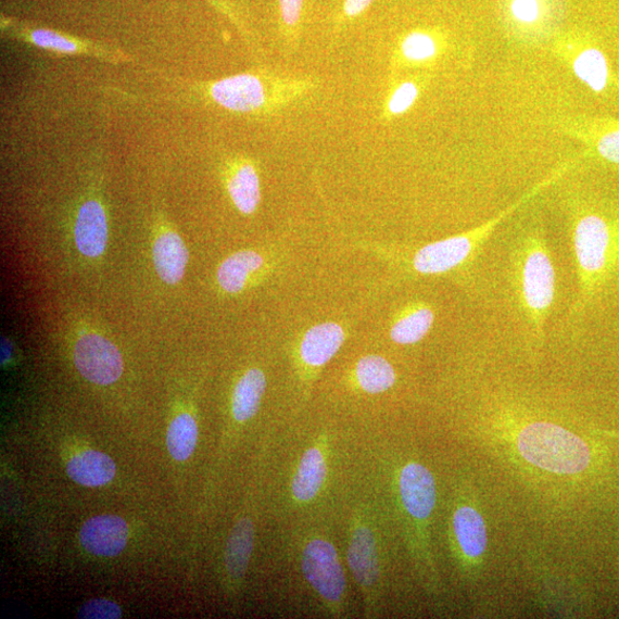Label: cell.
<instances>
[{
    "label": "cell",
    "mask_w": 619,
    "mask_h": 619,
    "mask_svg": "<svg viewBox=\"0 0 619 619\" xmlns=\"http://www.w3.org/2000/svg\"><path fill=\"white\" fill-rule=\"evenodd\" d=\"M323 86L315 75H285L270 72L242 73L202 83V96L226 112L274 117L314 97Z\"/></svg>",
    "instance_id": "obj_2"
},
{
    "label": "cell",
    "mask_w": 619,
    "mask_h": 619,
    "mask_svg": "<svg viewBox=\"0 0 619 619\" xmlns=\"http://www.w3.org/2000/svg\"><path fill=\"white\" fill-rule=\"evenodd\" d=\"M330 472L329 439L320 435L304 449L289 483L292 505L307 507L318 501L327 488Z\"/></svg>",
    "instance_id": "obj_8"
},
{
    "label": "cell",
    "mask_w": 619,
    "mask_h": 619,
    "mask_svg": "<svg viewBox=\"0 0 619 619\" xmlns=\"http://www.w3.org/2000/svg\"><path fill=\"white\" fill-rule=\"evenodd\" d=\"M199 429L195 419L189 413H182L170 425L168 449L174 459L188 460L198 443Z\"/></svg>",
    "instance_id": "obj_27"
},
{
    "label": "cell",
    "mask_w": 619,
    "mask_h": 619,
    "mask_svg": "<svg viewBox=\"0 0 619 619\" xmlns=\"http://www.w3.org/2000/svg\"><path fill=\"white\" fill-rule=\"evenodd\" d=\"M265 389L264 371L260 368L248 369L233 390L232 417L236 422H248L257 415Z\"/></svg>",
    "instance_id": "obj_21"
},
{
    "label": "cell",
    "mask_w": 619,
    "mask_h": 619,
    "mask_svg": "<svg viewBox=\"0 0 619 619\" xmlns=\"http://www.w3.org/2000/svg\"><path fill=\"white\" fill-rule=\"evenodd\" d=\"M21 34H23L30 43L45 50L61 53H78L90 50L85 41H79L71 36L50 29H23Z\"/></svg>",
    "instance_id": "obj_29"
},
{
    "label": "cell",
    "mask_w": 619,
    "mask_h": 619,
    "mask_svg": "<svg viewBox=\"0 0 619 619\" xmlns=\"http://www.w3.org/2000/svg\"><path fill=\"white\" fill-rule=\"evenodd\" d=\"M77 616L86 619H117L122 617V610L106 598H94L83 606Z\"/></svg>",
    "instance_id": "obj_31"
},
{
    "label": "cell",
    "mask_w": 619,
    "mask_h": 619,
    "mask_svg": "<svg viewBox=\"0 0 619 619\" xmlns=\"http://www.w3.org/2000/svg\"><path fill=\"white\" fill-rule=\"evenodd\" d=\"M74 362L81 377L99 386L112 384L123 374V359L117 346L94 333L77 340Z\"/></svg>",
    "instance_id": "obj_10"
},
{
    "label": "cell",
    "mask_w": 619,
    "mask_h": 619,
    "mask_svg": "<svg viewBox=\"0 0 619 619\" xmlns=\"http://www.w3.org/2000/svg\"><path fill=\"white\" fill-rule=\"evenodd\" d=\"M554 52L594 93L606 91L612 80L609 61L604 51L585 36L568 33L557 38Z\"/></svg>",
    "instance_id": "obj_7"
},
{
    "label": "cell",
    "mask_w": 619,
    "mask_h": 619,
    "mask_svg": "<svg viewBox=\"0 0 619 619\" xmlns=\"http://www.w3.org/2000/svg\"><path fill=\"white\" fill-rule=\"evenodd\" d=\"M453 530L464 554L477 559L487 549L488 534L482 515L471 507H460L453 515Z\"/></svg>",
    "instance_id": "obj_22"
},
{
    "label": "cell",
    "mask_w": 619,
    "mask_h": 619,
    "mask_svg": "<svg viewBox=\"0 0 619 619\" xmlns=\"http://www.w3.org/2000/svg\"><path fill=\"white\" fill-rule=\"evenodd\" d=\"M449 49L445 31L419 27L404 33L396 41L390 60L391 77L405 71H427L435 66Z\"/></svg>",
    "instance_id": "obj_9"
},
{
    "label": "cell",
    "mask_w": 619,
    "mask_h": 619,
    "mask_svg": "<svg viewBox=\"0 0 619 619\" xmlns=\"http://www.w3.org/2000/svg\"><path fill=\"white\" fill-rule=\"evenodd\" d=\"M376 0H343L342 7L334 18L336 29H344L361 17Z\"/></svg>",
    "instance_id": "obj_32"
},
{
    "label": "cell",
    "mask_w": 619,
    "mask_h": 619,
    "mask_svg": "<svg viewBox=\"0 0 619 619\" xmlns=\"http://www.w3.org/2000/svg\"><path fill=\"white\" fill-rule=\"evenodd\" d=\"M344 340V330L336 323H325L308 329L300 346L302 363L312 369L324 367L338 354Z\"/></svg>",
    "instance_id": "obj_18"
},
{
    "label": "cell",
    "mask_w": 619,
    "mask_h": 619,
    "mask_svg": "<svg viewBox=\"0 0 619 619\" xmlns=\"http://www.w3.org/2000/svg\"><path fill=\"white\" fill-rule=\"evenodd\" d=\"M435 321L432 310L426 305L412 307L404 313L390 330V338L397 344L410 345L424 340Z\"/></svg>",
    "instance_id": "obj_25"
},
{
    "label": "cell",
    "mask_w": 619,
    "mask_h": 619,
    "mask_svg": "<svg viewBox=\"0 0 619 619\" xmlns=\"http://www.w3.org/2000/svg\"><path fill=\"white\" fill-rule=\"evenodd\" d=\"M346 564L362 592L367 611L375 612L382 586V555L376 515L368 506L357 507L351 515Z\"/></svg>",
    "instance_id": "obj_6"
},
{
    "label": "cell",
    "mask_w": 619,
    "mask_h": 619,
    "mask_svg": "<svg viewBox=\"0 0 619 619\" xmlns=\"http://www.w3.org/2000/svg\"><path fill=\"white\" fill-rule=\"evenodd\" d=\"M518 447L528 463L554 473L582 472L591 462L590 449L582 439L549 422L526 426L519 433Z\"/></svg>",
    "instance_id": "obj_5"
},
{
    "label": "cell",
    "mask_w": 619,
    "mask_h": 619,
    "mask_svg": "<svg viewBox=\"0 0 619 619\" xmlns=\"http://www.w3.org/2000/svg\"><path fill=\"white\" fill-rule=\"evenodd\" d=\"M570 235L578 279L571 314L577 317L619 274V215L602 203L578 200L570 211Z\"/></svg>",
    "instance_id": "obj_1"
},
{
    "label": "cell",
    "mask_w": 619,
    "mask_h": 619,
    "mask_svg": "<svg viewBox=\"0 0 619 619\" xmlns=\"http://www.w3.org/2000/svg\"><path fill=\"white\" fill-rule=\"evenodd\" d=\"M67 472L70 478L80 485L101 487L115 478L116 465L108 454L89 450L71 459Z\"/></svg>",
    "instance_id": "obj_20"
},
{
    "label": "cell",
    "mask_w": 619,
    "mask_h": 619,
    "mask_svg": "<svg viewBox=\"0 0 619 619\" xmlns=\"http://www.w3.org/2000/svg\"><path fill=\"white\" fill-rule=\"evenodd\" d=\"M399 492L404 511L416 522H427L437 505V483L431 471L418 463H407L399 475Z\"/></svg>",
    "instance_id": "obj_12"
},
{
    "label": "cell",
    "mask_w": 619,
    "mask_h": 619,
    "mask_svg": "<svg viewBox=\"0 0 619 619\" xmlns=\"http://www.w3.org/2000/svg\"><path fill=\"white\" fill-rule=\"evenodd\" d=\"M549 0H505L506 20L514 31H541L549 21Z\"/></svg>",
    "instance_id": "obj_23"
},
{
    "label": "cell",
    "mask_w": 619,
    "mask_h": 619,
    "mask_svg": "<svg viewBox=\"0 0 619 619\" xmlns=\"http://www.w3.org/2000/svg\"><path fill=\"white\" fill-rule=\"evenodd\" d=\"M255 521L250 515H243L235 523L227 539L224 552L226 578L236 586L243 581L250 567L255 547Z\"/></svg>",
    "instance_id": "obj_14"
},
{
    "label": "cell",
    "mask_w": 619,
    "mask_h": 619,
    "mask_svg": "<svg viewBox=\"0 0 619 619\" xmlns=\"http://www.w3.org/2000/svg\"><path fill=\"white\" fill-rule=\"evenodd\" d=\"M79 539L83 547L97 556L113 557L126 548L129 528L115 515H99L81 527Z\"/></svg>",
    "instance_id": "obj_13"
},
{
    "label": "cell",
    "mask_w": 619,
    "mask_h": 619,
    "mask_svg": "<svg viewBox=\"0 0 619 619\" xmlns=\"http://www.w3.org/2000/svg\"><path fill=\"white\" fill-rule=\"evenodd\" d=\"M356 381L362 390L370 395L382 394L396 383V370L380 356L362 358L355 370Z\"/></svg>",
    "instance_id": "obj_26"
},
{
    "label": "cell",
    "mask_w": 619,
    "mask_h": 619,
    "mask_svg": "<svg viewBox=\"0 0 619 619\" xmlns=\"http://www.w3.org/2000/svg\"><path fill=\"white\" fill-rule=\"evenodd\" d=\"M206 3L212 5L217 12L229 18L232 25L239 30L242 37L247 40L248 45L255 46L256 39L251 31L250 25L244 12L238 4L237 0H205Z\"/></svg>",
    "instance_id": "obj_30"
},
{
    "label": "cell",
    "mask_w": 619,
    "mask_h": 619,
    "mask_svg": "<svg viewBox=\"0 0 619 619\" xmlns=\"http://www.w3.org/2000/svg\"><path fill=\"white\" fill-rule=\"evenodd\" d=\"M75 241L81 255L96 258L105 252L109 223L105 211L96 200L80 205L75 224Z\"/></svg>",
    "instance_id": "obj_15"
},
{
    "label": "cell",
    "mask_w": 619,
    "mask_h": 619,
    "mask_svg": "<svg viewBox=\"0 0 619 619\" xmlns=\"http://www.w3.org/2000/svg\"><path fill=\"white\" fill-rule=\"evenodd\" d=\"M300 568L310 590L334 617L345 614L348 583L340 552L321 532L306 533L299 545Z\"/></svg>",
    "instance_id": "obj_4"
},
{
    "label": "cell",
    "mask_w": 619,
    "mask_h": 619,
    "mask_svg": "<svg viewBox=\"0 0 619 619\" xmlns=\"http://www.w3.org/2000/svg\"><path fill=\"white\" fill-rule=\"evenodd\" d=\"M509 260L513 292L528 340L542 344L555 302L556 273L541 227H528L515 238Z\"/></svg>",
    "instance_id": "obj_3"
},
{
    "label": "cell",
    "mask_w": 619,
    "mask_h": 619,
    "mask_svg": "<svg viewBox=\"0 0 619 619\" xmlns=\"http://www.w3.org/2000/svg\"><path fill=\"white\" fill-rule=\"evenodd\" d=\"M153 258L159 277L169 285L178 283L189 262V252L181 238L173 232L162 233L155 240Z\"/></svg>",
    "instance_id": "obj_19"
},
{
    "label": "cell",
    "mask_w": 619,
    "mask_h": 619,
    "mask_svg": "<svg viewBox=\"0 0 619 619\" xmlns=\"http://www.w3.org/2000/svg\"><path fill=\"white\" fill-rule=\"evenodd\" d=\"M431 76L420 71L407 76H392L383 101L380 118L384 124L394 122L406 115L424 94Z\"/></svg>",
    "instance_id": "obj_17"
},
{
    "label": "cell",
    "mask_w": 619,
    "mask_h": 619,
    "mask_svg": "<svg viewBox=\"0 0 619 619\" xmlns=\"http://www.w3.org/2000/svg\"><path fill=\"white\" fill-rule=\"evenodd\" d=\"M226 189L236 209L243 215H253L261 203V178L253 161L237 157L230 162Z\"/></svg>",
    "instance_id": "obj_16"
},
{
    "label": "cell",
    "mask_w": 619,
    "mask_h": 619,
    "mask_svg": "<svg viewBox=\"0 0 619 619\" xmlns=\"http://www.w3.org/2000/svg\"><path fill=\"white\" fill-rule=\"evenodd\" d=\"M264 258L256 252L243 251L227 257L218 268L217 280L225 292L237 294L244 288L248 278L260 270Z\"/></svg>",
    "instance_id": "obj_24"
},
{
    "label": "cell",
    "mask_w": 619,
    "mask_h": 619,
    "mask_svg": "<svg viewBox=\"0 0 619 619\" xmlns=\"http://www.w3.org/2000/svg\"><path fill=\"white\" fill-rule=\"evenodd\" d=\"M563 128L593 156L619 165V118L578 116L566 121Z\"/></svg>",
    "instance_id": "obj_11"
},
{
    "label": "cell",
    "mask_w": 619,
    "mask_h": 619,
    "mask_svg": "<svg viewBox=\"0 0 619 619\" xmlns=\"http://www.w3.org/2000/svg\"><path fill=\"white\" fill-rule=\"evenodd\" d=\"M280 35L288 49L299 47L304 21V0H278Z\"/></svg>",
    "instance_id": "obj_28"
}]
</instances>
